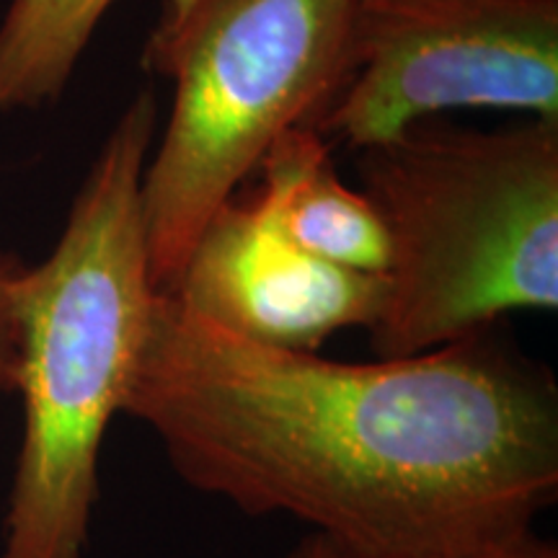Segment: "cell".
<instances>
[{"label": "cell", "instance_id": "cell-1", "mask_svg": "<svg viewBox=\"0 0 558 558\" xmlns=\"http://www.w3.org/2000/svg\"><path fill=\"white\" fill-rule=\"evenodd\" d=\"M124 414L197 492L362 556L514 538L558 497V386L494 329L337 362L158 295Z\"/></svg>", "mask_w": 558, "mask_h": 558}, {"label": "cell", "instance_id": "cell-2", "mask_svg": "<svg viewBox=\"0 0 558 558\" xmlns=\"http://www.w3.org/2000/svg\"><path fill=\"white\" fill-rule=\"evenodd\" d=\"M148 90L128 104L45 262L16 279L24 432L0 558H83L99 458L124 414L160 292L150 277L143 173L156 137Z\"/></svg>", "mask_w": 558, "mask_h": 558}, {"label": "cell", "instance_id": "cell-3", "mask_svg": "<svg viewBox=\"0 0 558 558\" xmlns=\"http://www.w3.org/2000/svg\"><path fill=\"white\" fill-rule=\"evenodd\" d=\"M390 241L378 357H407L558 308V122L497 132L416 122L357 156Z\"/></svg>", "mask_w": 558, "mask_h": 558}, {"label": "cell", "instance_id": "cell-4", "mask_svg": "<svg viewBox=\"0 0 558 558\" xmlns=\"http://www.w3.org/2000/svg\"><path fill=\"white\" fill-rule=\"evenodd\" d=\"M357 0H166L143 68L171 81V117L145 163L150 277L169 295L213 213L290 130L311 128L344 78Z\"/></svg>", "mask_w": 558, "mask_h": 558}, {"label": "cell", "instance_id": "cell-5", "mask_svg": "<svg viewBox=\"0 0 558 558\" xmlns=\"http://www.w3.org/2000/svg\"><path fill=\"white\" fill-rule=\"evenodd\" d=\"M558 122V0H357L344 78L313 120L362 150L437 111Z\"/></svg>", "mask_w": 558, "mask_h": 558}, {"label": "cell", "instance_id": "cell-6", "mask_svg": "<svg viewBox=\"0 0 558 558\" xmlns=\"http://www.w3.org/2000/svg\"><path fill=\"white\" fill-rule=\"evenodd\" d=\"M169 295L194 316L254 344L318 352L333 333L369 329L386 277L337 269L277 233L259 190L213 213Z\"/></svg>", "mask_w": 558, "mask_h": 558}, {"label": "cell", "instance_id": "cell-7", "mask_svg": "<svg viewBox=\"0 0 558 558\" xmlns=\"http://www.w3.org/2000/svg\"><path fill=\"white\" fill-rule=\"evenodd\" d=\"M259 169V194L284 241L337 269L386 277L390 241L378 209L341 184L329 143L316 130H290Z\"/></svg>", "mask_w": 558, "mask_h": 558}, {"label": "cell", "instance_id": "cell-8", "mask_svg": "<svg viewBox=\"0 0 558 558\" xmlns=\"http://www.w3.org/2000/svg\"><path fill=\"white\" fill-rule=\"evenodd\" d=\"M114 0H11L0 19V111L54 104Z\"/></svg>", "mask_w": 558, "mask_h": 558}, {"label": "cell", "instance_id": "cell-9", "mask_svg": "<svg viewBox=\"0 0 558 558\" xmlns=\"http://www.w3.org/2000/svg\"><path fill=\"white\" fill-rule=\"evenodd\" d=\"M313 558H558V548L554 541L541 538L535 530L514 535V538L484 543V546L458 548V550H437V554H411V556H362L344 550L331 543L316 538H308Z\"/></svg>", "mask_w": 558, "mask_h": 558}, {"label": "cell", "instance_id": "cell-10", "mask_svg": "<svg viewBox=\"0 0 558 558\" xmlns=\"http://www.w3.org/2000/svg\"><path fill=\"white\" fill-rule=\"evenodd\" d=\"M24 269L13 254H0V393L16 390L19 373V318L16 279Z\"/></svg>", "mask_w": 558, "mask_h": 558}, {"label": "cell", "instance_id": "cell-11", "mask_svg": "<svg viewBox=\"0 0 558 558\" xmlns=\"http://www.w3.org/2000/svg\"><path fill=\"white\" fill-rule=\"evenodd\" d=\"M288 558H313V554H311V546H308V541H303L300 543V546L292 550V554L288 556Z\"/></svg>", "mask_w": 558, "mask_h": 558}]
</instances>
